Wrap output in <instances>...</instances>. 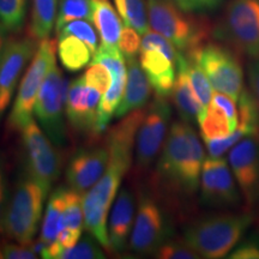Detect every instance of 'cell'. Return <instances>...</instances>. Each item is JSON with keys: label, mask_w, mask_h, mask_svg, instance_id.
<instances>
[{"label": "cell", "mask_w": 259, "mask_h": 259, "mask_svg": "<svg viewBox=\"0 0 259 259\" xmlns=\"http://www.w3.org/2000/svg\"><path fill=\"white\" fill-rule=\"evenodd\" d=\"M145 112L147 108L132 111L109 128L105 139L109 150L108 164L100 180L84 194V226L102 247L108 251H112L107 228L109 208L116 198L122 178L131 167L136 137Z\"/></svg>", "instance_id": "obj_1"}, {"label": "cell", "mask_w": 259, "mask_h": 259, "mask_svg": "<svg viewBox=\"0 0 259 259\" xmlns=\"http://www.w3.org/2000/svg\"><path fill=\"white\" fill-rule=\"evenodd\" d=\"M204 149L191 124L176 121L170 126L156 164V179L168 190L193 194L199 186Z\"/></svg>", "instance_id": "obj_2"}, {"label": "cell", "mask_w": 259, "mask_h": 259, "mask_svg": "<svg viewBox=\"0 0 259 259\" xmlns=\"http://www.w3.org/2000/svg\"><path fill=\"white\" fill-rule=\"evenodd\" d=\"M253 222L251 213H219L197 220L184 232V240L200 257L225 258Z\"/></svg>", "instance_id": "obj_3"}, {"label": "cell", "mask_w": 259, "mask_h": 259, "mask_svg": "<svg viewBox=\"0 0 259 259\" xmlns=\"http://www.w3.org/2000/svg\"><path fill=\"white\" fill-rule=\"evenodd\" d=\"M147 10L151 29L170 41L180 53H190L208 40V22L184 11L171 0H147Z\"/></svg>", "instance_id": "obj_4"}, {"label": "cell", "mask_w": 259, "mask_h": 259, "mask_svg": "<svg viewBox=\"0 0 259 259\" xmlns=\"http://www.w3.org/2000/svg\"><path fill=\"white\" fill-rule=\"evenodd\" d=\"M46 197L40 184L24 171L9 199L3 233L18 244H30L37 233Z\"/></svg>", "instance_id": "obj_5"}, {"label": "cell", "mask_w": 259, "mask_h": 259, "mask_svg": "<svg viewBox=\"0 0 259 259\" xmlns=\"http://www.w3.org/2000/svg\"><path fill=\"white\" fill-rule=\"evenodd\" d=\"M213 35L235 53L259 58V0H231Z\"/></svg>", "instance_id": "obj_6"}, {"label": "cell", "mask_w": 259, "mask_h": 259, "mask_svg": "<svg viewBox=\"0 0 259 259\" xmlns=\"http://www.w3.org/2000/svg\"><path fill=\"white\" fill-rule=\"evenodd\" d=\"M57 44L51 38H44L38 44L27 72L22 78L14 107L8 118L10 131H22L32 120L35 103L40 88L52 67L56 65Z\"/></svg>", "instance_id": "obj_7"}, {"label": "cell", "mask_w": 259, "mask_h": 259, "mask_svg": "<svg viewBox=\"0 0 259 259\" xmlns=\"http://www.w3.org/2000/svg\"><path fill=\"white\" fill-rule=\"evenodd\" d=\"M67 89V79L56 64L42 83L34 108L37 124L58 147H63L67 142L64 120V114H66L64 106L66 105Z\"/></svg>", "instance_id": "obj_8"}, {"label": "cell", "mask_w": 259, "mask_h": 259, "mask_svg": "<svg viewBox=\"0 0 259 259\" xmlns=\"http://www.w3.org/2000/svg\"><path fill=\"white\" fill-rule=\"evenodd\" d=\"M22 144L24 153V171L42 186L46 192L61 174V156L53 142L44 135L34 120L22 128Z\"/></svg>", "instance_id": "obj_9"}, {"label": "cell", "mask_w": 259, "mask_h": 259, "mask_svg": "<svg viewBox=\"0 0 259 259\" xmlns=\"http://www.w3.org/2000/svg\"><path fill=\"white\" fill-rule=\"evenodd\" d=\"M190 53L198 60L216 92L239 99L244 90V71L238 53L218 44H204Z\"/></svg>", "instance_id": "obj_10"}, {"label": "cell", "mask_w": 259, "mask_h": 259, "mask_svg": "<svg viewBox=\"0 0 259 259\" xmlns=\"http://www.w3.org/2000/svg\"><path fill=\"white\" fill-rule=\"evenodd\" d=\"M171 109L164 97H155L147 108L136 137V171L144 173L163 147L167 138Z\"/></svg>", "instance_id": "obj_11"}, {"label": "cell", "mask_w": 259, "mask_h": 259, "mask_svg": "<svg viewBox=\"0 0 259 259\" xmlns=\"http://www.w3.org/2000/svg\"><path fill=\"white\" fill-rule=\"evenodd\" d=\"M200 202L212 209H233L241 202L233 171L221 157H210L204 161L200 176Z\"/></svg>", "instance_id": "obj_12"}, {"label": "cell", "mask_w": 259, "mask_h": 259, "mask_svg": "<svg viewBox=\"0 0 259 259\" xmlns=\"http://www.w3.org/2000/svg\"><path fill=\"white\" fill-rule=\"evenodd\" d=\"M166 218L156 200L148 194L139 199L130 247L138 254H155L161 245L168 240Z\"/></svg>", "instance_id": "obj_13"}, {"label": "cell", "mask_w": 259, "mask_h": 259, "mask_svg": "<svg viewBox=\"0 0 259 259\" xmlns=\"http://www.w3.org/2000/svg\"><path fill=\"white\" fill-rule=\"evenodd\" d=\"M228 162L246 204L253 205L259 198V134L238 142L229 153Z\"/></svg>", "instance_id": "obj_14"}, {"label": "cell", "mask_w": 259, "mask_h": 259, "mask_svg": "<svg viewBox=\"0 0 259 259\" xmlns=\"http://www.w3.org/2000/svg\"><path fill=\"white\" fill-rule=\"evenodd\" d=\"M37 46L36 38L31 36L10 38L0 59V118L11 102L19 76L32 59Z\"/></svg>", "instance_id": "obj_15"}, {"label": "cell", "mask_w": 259, "mask_h": 259, "mask_svg": "<svg viewBox=\"0 0 259 259\" xmlns=\"http://www.w3.org/2000/svg\"><path fill=\"white\" fill-rule=\"evenodd\" d=\"M109 161L107 144L89 145L78 149L66 167V181L70 189L85 194L105 173Z\"/></svg>", "instance_id": "obj_16"}, {"label": "cell", "mask_w": 259, "mask_h": 259, "mask_svg": "<svg viewBox=\"0 0 259 259\" xmlns=\"http://www.w3.org/2000/svg\"><path fill=\"white\" fill-rule=\"evenodd\" d=\"M100 96L101 93L89 87L83 76L72 80L67 89L66 118L74 131L80 135H97Z\"/></svg>", "instance_id": "obj_17"}, {"label": "cell", "mask_w": 259, "mask_h": 259, "mask_svg": "<svg viewBox=\"0 0 259 259\" xmlns=\"http://www.w3.org/2000/svg\"><path fill=\"white\" fill-rule=\"evenodd\" d=\"M139 64L156 96H170L177 79L178 61L157 48H141Z\"/></svg>", "instance_id": "obj_18"}, {"label": "cell", "mask_w": 259, "mask_h": 259, "mask_svg": "<svg viewBox=\"0 0 259 259\" xmlns=\"http://www.w3.org/2000/svg\"><path fill=\"white\" fill-rule=\"evenodd\" d=\"M126 85L120 105L115 112L116 119H120L136 109L144 108L151 95L150 83L136 57L126 59Z\"/></svg>", "instance_id": "obj_19"}, {"label": "cell", "mask_w": 259, "mask_h": 259, "mask_svg": "<svg viewBox=\"0 0 259 259\" xmlns=\"http://www.w3.org/2000/svg\"><path fill=\"white\" fill-rule=\"evenodd\" d=\"M135 196L127 187H124L116 194L109 219L108 235L112 251L121 252L125 250L127 238L134 226Z\"/></svg>", "instance_id": "obj_20"}, {"label": "cell", "mask_w": 259, "mask_h": 259, "mask_svg": "<svg viewBox=\"0 0 259 259\" xmlns=\"http://www.w3.org/2000/svg\"><path fill=\"white\" fill-rule=\"evenodd\" d=\"M171 94H173L174 105L177 107L181 121L187 122V124L198 121V118L204 112V107L192 88L186 69V58L183 53H180L178 58L177 79Z\"/></svg>", "instance_id": "obj_21"}, {"label": "cell", "mask_w": 259, "mask_h": 259, "mask_svg": "<svg viewBox=\"0 0 259 259\" xmlns=\"http://www.w3.org/2000/svg\"><path fill=\"white\" fill-rule=\"evenodd\" d=\"M119 16L120 15L115 11L109 0H93V22L99 31L103 46L118 47L122 30Z\"/></svg>", "instance_id": "obj_22"}, {"label": "cell", "mask_w": 259, "mask_h": 259, "mask_svg": "<svg viewBox=\"0 0 259 259\" xmlns=\"http://www.w3.org/2000/svg\"><path fill=\"white\" fill-rule=\"evenodd\" d=\"M58 56L63 67L69 72H78L90 63L92 51L80 38L73 35H59Z\"/></svg>", "instance_id": "obj_23"}, {"label": "cell", "mask_w": 259, "mask_h": 259, "mask_svg": "<svg viewBox=\"0 0 259 259\" xmlns=\"http://www.w3.org/2000/svg\"><path fill=\"white\" fill-rule=\"evenodd\" d=\"M197 122L204 141L227 137L236 131V126L231 121L226 112L212 102H210L204 109Z\"/></svg>", "instance_id": "obj_24"}, {"label": "cell", "mask_w": 259, "mask_h": 259, "mask_svg": "<svg viewBox=\"0 0 259 259\" xmlns=\"http://www.w3.org/2000/svg\"><path fill=\"white\" fill-rule=\"evenodd\" d=\"M59 0H32L29 32L36 40H44L51 35L57 21Z\"/></svg>", "instance_id": "obj_25"}, {"label": "cell", "mask_w": 259, "mask_h": 259, "mask_svg": "<svg viewBox=\"0 0 259 259\" xmlns=\"http://www.w3.org/2000/svg\"><path fill=\"white\" fill-rule=\"evenodd\" d=\"M65 193H66V187L59 186L53 191L48 199L40 236V239L47 244L56 241L60 232L61 219L65 209Z\"/></svg>", "instance_id": "obj_26"}, {"label": "cell", "mask_w": 259, "mask_h": 259, "mask_svg": "<svg viewBox=\"0 0 259 259\" xmlns=\"http://www.w3.org/2000/svg\"><path fill=\"white\" fill-rule=\"evenodd\" d=\"M125 25L144 35L149 31L147 0H113Z\"/></svg>", "instance_id": "obj_27"}, {"label": "cell", "mask_w": 259, "mask_h": 259, "mask_svg": "<svg viewBox=\"0 0 259 259\" xmlns=\"http://www.w3.org/2000/svg\"><path fill=\"white\" fill-rule=\"evenodd\" d=\"M238 130L247 136L259 134V106L253 93L250 90H242L238 99Z\"/></svg>", "instance_id": "obj_28"}, {"label": "cell", "mask_w": 259, "mask_h": 259, "mask_svg": "<svg viewBox=\"0 0 259 259\" xmlns=\"http://www.w3.org/2000/svg\"><path fill=\"white\" fill-rule=\"evenodd\" d=\"M77 19L93 22V0H60L56 21L57 32Z\"/></svg>", "instance_id": "obj_29"}, {"label": "cell", "mask_w": 259, "mask_h": 259, "mask_svg": "<svg viewBox=\"0 0 259 259\" xmlns=\"http://www.w3.org/2000/svg\"><path fill=\"white\" fill-rule=\"evenodd\" d=\"M184 56L186 58V69L187 73H189L191 84H192V88L200 103L203 105L204 109H205L209 103L211 102L212 99L211 83H210L208 76L204 72L198 60L196 59V57L193 54L187 53L184 54Z\"/></svg>", "instance_id": "obj_30"}, {"label": "cell", "mask_w": 259, "mask_h": 259, "mask_svg": "<svg viewBox=\"0 0 259 259\" xmlns=\"http://www.w3.org/2000/svg\"><path fill=\"white\" fill-rule=\"evenodd\" d=\"M28 0H0V23L9 31H18L27 16Z\"/></svg>", "instance_id": "obj_31"}, {"label": "cell", "mask_w": 259, "mask_h": 259, "mask_svg": "<svg viewBox=\"0 0 259 259\" xmlns=\"http://www.w3.org/2000/svg\"><path fill=\"white\" fill-rule=\"evenodd\" d=\"M83 202L82 194L72 189H67L65 193V209L61 219V228L82 231L83 225ZM60 228V229H61Z\"/></svg>", "instance_id": "obj_32"}, {"label": "cell", "mask_w": 259, "mask_h": 259, "mask_svg": "<svg viewBox=\"0 0 259 259\" xmlns=\"http://www.w3.org/2000/svg\"><path fill=\"white\" fill-rule=\"evenodd\" d=\"M100 245L95 236L89 233L72 247L61 251L58 259H103L106 255Z\"/></svg>", "instance_id": "obj_33"}, {"label": "cell", "mask_w": 259, "mask_h": 259, "mask_svg": "<svg viewBox=\"0 0 259 259\" xmlns=\"http://www.w3.org/2000/svg\"><path fill=\"white\" fill-rule=\"evenodd\" d=\"M57 34L58 36L59 35H73V36L80 38L89 47L93 54H95L99 48V37H97L95 29L89 23V21H85V19H77V21L70 22L64 25Z\"/></svg>", "instance_id": "obj_34"}, {"label": "cell", "mask_w": 259, "mask_h": 259, "mask_svg": "<svg viewBox=\"0 0 259 259\" xmlns=\"http://www.w3.org/2000/svg\"><path fill=\"white\" fill-rule=\"evenodd\" d=\"M161 259H197L200 255L186 244L185 240H166L155 253Z\"/></svg>", "instance_id": "obj_35"}, {"label": "cell", "mask_w": 259, "mask_h": 259, "mask_svg": "<svg viewBox=\"0 0 259 259\" xmlns=\"http://www.w3.org/2000/svg\"><path fill=\"white\" fill-rule=\"evenodd\" d=\"M83 77L89 87L99 90L101 94H105L112 83L109 71L106 66L99 63H92Z\"/></svg>", "instance_id": "obj_36"}, {"label": "cell", "mask_w": 259, "mask_h": 259, "mask_svg": "<svg viewBox=\"0 0 259 259\" xmlns=\"http://www.w3.org/2000/svg\"><path fill=\"white\" fill-rule=\"evenodd\" d=\"M141 37H139V32L128 25H125L122 28L120 37H119V51L121 52L125 59L128 58H135L137 53L141 51Z\"/></svg>", "instance_id": "obj_37"}, {"label": "cell", "mask_w": 259, "mask_h": 259, "mask_svg": "<svg viewBox=\"0 0 259 259\" xmlns=\"http://www.w3.org/2000/svg\"><path fill=\"white\" fill-rule=\"evenodd\" d=\"M177 6L190 14H206L221 5L222 0H171Z\"/></svg>", "instance_id": "obj_38"}, {"label": "cell", "mask_w": 259, "mask_h": 259, "mask_svg": "<svg viewBox=\"0 0 259 259\" xmlns=\"http://www.w3.org/2000/svg\"><path fill=\"white\" fill-rule=\"evenodd\" d=\"M228 257L231 259H259V235H252L246 239Z\"/></svg>", "instance_id": "obj_39"}, {"label": "cell", "mask_w": 259, "mask_h": 259, "mask_svg": "<svg viewBox=\"0 0 259 259\" xmlns=\"http://www.w3.org/2000/svg\"><path fill=\"white\" fill-rule=\"evenodd\" d=\"M3 257L6 259H34L36 253L29 247V245L4 244L2 246Z\"/></svg>", "instance_id": "obj_40"}, {"label": "cell", "mask_w": 259, "mask_h": 259, "mask_svg": "<svg viewBox=\"0 0 259 259\" xmlns=\"http://www.w3.org/2000/svg\"><path fill=\"white\" fill-rule=\"evenodd\" d=\"M9 197H8V185H6V177L3 162L0 160V233L4 232V219L6 209H8Z\"/></svg>", "instance_id": "obj_41"}, {"label": "cell", "mask_w": 259, "mask_h": 259, "mask_svg": "<svg viewBox=\"0 0 259 259\" xmlns=\"http://www.w3.org/2000/svg\"><path fill=\"white\" fill-rule=\"evenodd\" d=\"M80 236H82V231H76V229L70 228H61L56 241L63 250H66V248H70L76 245L80 239Z\"/></svg>", "instance_id": "obj_42"}, {"label": "cell", "mask_w": 259, "mask_h": 259, "mask_svg": "<svg viewBox=\"0 0 259 259\" xmlns=\"http://www.w3.org/2000/svg\"><path fill=\"white\" fill-rule=\"evenodd\" d=\"M248 78H250L252 93L259 106V58L252 59V63L248 67Z\"/></svg>", "instance_id": "obj_43"}, {"label": "cell", "mask_w": 259, "mask_h": 259, "mask_svg": "<svg viewBox=\"0 0 259 259\" xmlns=\"http://www.w3.org/2000/svg\"><path fill=\"white\" fill-rule=\"evenodd\" d=\"M8 29H6L4 25L0 23V59H2L3 54H4L5 48L8 46L10 38L8 35Z\"/></svg>", "instance_id": "obj_44"}, {"label": "cell", "mask_w": 259, "mask_h": 259, "mask_svg": "<svg viewBox=\"0 0 259 259\" xmlns=\"http://www.w3.org/2000/svg\"><path fill=\"white\" fill-rule=\"evenodd\" d=\"M0 258H4V257H3V252H2V248H0Z\"/></svg>", "instance_id": "obj_45"}]
</instances>
